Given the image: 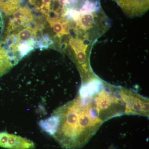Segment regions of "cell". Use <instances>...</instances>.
<instances>
[{"mask_svg": "<svg viewBox=\"0 0 149 149\" xmlns=\"http://www.w3.org/2000/svg\"><path fill=\"white\" fill-rule=\"evenodd\" d=\"M50 136L65 149H79L92 139L104 122L89 98L77 95L50 116Z\"/></svg>", "mask_w": 149, "mask_h": 149, "instance_id": "6da1fadb", "label": "cell"}, {"mask_svg": "<svg viewBox=\"0 0 149 149\" xmlns=\"http://www.w3.org/2000/svg\"><path fill=\"white\" fill-rule=\"evenodd\" d=\"M120 87L104 82L101 89L90 97L99 118L103 122L125 114V104L119 92Z\"/></svg>", "mask_w": 149, "mask_h": 149, "instance_id": "7a4b0ae2", "label": "cell"}, {"mask_svg": "<svg viewBox=\"0 0 149 149\" xmlns=\"http://www.w3.org/2000/svg\"><path fill=\"white\" fill-rule=\"evenodd\" d=\"M119 92L125 104V114L148 117V98L132 90L121 87Z\"/></svg>", "mask_w": 149, "mask_h": 149, "instance_id": "3957f363", "label": "cell"}, {"mask_svg": "<svg viewBox=\"0 0 149 149\" xmlns=\"http://www.w3.org/2000/svg\"><path fill=\"white\" fill-rule=\"evenodd\" d=\"M0 147L8 149H35L33 141L7 132H0Z\"/></svg>", "mask_w": 149, "mask_h": 149, "instance_id": "277c9868", "label": "cell"}, {"mask_svg": "<svg viewBox=\"0 0 149 149\" xmlns=\"http://www.w3.org/2000/svg\"><path fill=\"white\" fill-rule=\"evenodd\" d=\"M125 13L135 16L144 13L149 8V0H116Z\"/></svg>", "mask_w": 149, "mask_h": 149, "instance_id": "5b68a950", "label": "cell"}, {"mask_svg": "<svg viewBox=\"0 0 149 149\" xmlns=\"http://www.w3.org/2000/svg\"><path fill=\"white\" fill-rule=\"evenodd\" d=\"M15 64L3 43L0 42V77L8 72Z\"/></svg>", "mask_w": 149, "mask_h": 149, "instance_id": "8992f818", "label": "cell"}, {"mask_svg": "<svg viewBox=\"0 0 149 149\" xmlns=\"http://www.w3.org/2000/svg\"><path fill=\"white\" fill-rule=\"evenodd\" d=\"M94 13H80L77 20V26L81 29L87 30L91 29L95 25V16Z\"/></svg>", "mask_w": 149, "mask_h": 149, "instance_id": "52a82bcc", "label": "cell"}, {"mask_svg": "<svg viewBox=\"0 0 149 149\" xmlns=\"http://www.w3.org/2000/svg\"><path fill=\"white\" fill-rule=\"evenodd\" d=\"M21 0H0V11L7 15L19 8Z\"/></svg>", "mask_w": 149, "mask_h": 149, "instance_id": "ba28073f", "label": "cell"}, {"mask_svg": "<svg viewBox=\"0 0 149 149\" xmlns=\"http://www.w3.org/2000/svg\"><path fill=\"white\" fill-rule=\"evenodd\" d=\"M14 18L20 19L28 25L29 22L34 20L31 10L27 7H21L15 11L13 13Z\"/></svg>", "mask_w": 149, "mask_h": 149, "instance_id": "9c48e42d", "label": "cell"}, {"mask_svg": "<svg viewBox=\"0 0 149 149\" xmlns=\"http://www.w3.org/2000/svg\"><path fill=\"white\" fill-rule=\"evenodd\" d=\"M19 42L29 41L36 37V34L30 27L27 26L24 29H21L15 35Z\"/></svg>", "mask_w": 149, "mask_h": 149, "instance_id": "30bf717a", "label": "cell"}, {"mask_svg": "<svg viewBox=\"0 0 149 149\" xmlns=\"http://www.w3.org/2000/svg\"><path fill=\"white\" fill-rule=\"evenodd\" d=\"M26 25L27 24H25L24 22L20 19H12L10 20L8 26V35H11L14 31L17 29H20Z\"/></svg>", "mask_w": 149, "mask_h": 149, "instance_id": "8fae6325", "label": "cell"}, {"mask_svg": "<svg viewBox=\"0 0 149 149\" xmlns=\"http://www.w3.org/2000/svg\"><path fill=\"white\" fill-rule=\"evenodd\" d=\"M66 1L67 6L74 5L78 3V0H65Z\"/></svg>", "mask_w": 149, "mask_h": 149, "instance_id": "7c38bea8", "label": "cell"}, {"mask_svg": "<svg viewBox=\"0 0 149 149\" xmlns=\"http://www.w3.org/2000/svg\"><path fill=\"white\" fill-rule=\"evenodd\" d=\"M108 149H115L114 147L113 146H110Z\"/></svg>", "mask_w": 149, "mask_h": 149, "instance_id": "4fadbf2b", "label": "cell"}, {"mask_svg": "<svg viewBox=\"0 0 149 149\" xmlns=\"http://www.w3.org/2000/svg\"><path fill=\"white\" fill-rule=\"evenodd\" d=\"M53 1H58V0H52Z\"/></svg>", "mask_w": 149, "mask_h": 149, "instance_id": "5bb4252c", "label": "cell"}]
</instances>
